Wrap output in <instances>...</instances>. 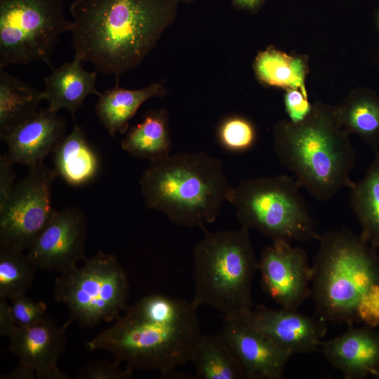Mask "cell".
I'll return each instance as SVG.
<instances>
[{"label":"cell","mask_w":379,"mask_h":379,"mask_svg":"<svg viewBox=\"0 0 379 379\" xmlns=\"http://www.w3.org/2000/svg\"><path fill=\"white\" fill-rule=\"evenodd\" d=\"M285 91L284 102L288 120L298 122L305 119L313 106L309 100L307 91L300 88H290Z\"/></svg>","instance_id":"obj_31"},{"label":"cell","mask_w":379,"mask_h":379,"mask_svg":"<svg viewBox=\"0 0 379 379\" xmlns=\"http://www.w3.org/2000/svg\"><path fill=\"white\" fill-rule=\"evenodd\" d=\"M87 222L78 207L55 211L46 227L26 250L38 270L62 273L84 261Z\"/></svg>","instance_id":"obj_13"},{"label":"cell","mask_w":379,"mask_h":379,"mask_svg":"<svg viewBox=\"0 0 379 379\" xmlns=\"http://www.w3.org/2000/svg\"><path fill=\"white\" fill-rule=\"evenodd\" d=\"M378 21H379V16H378Z\"/></svg>","instance_id":"obj_36"},{"label":"cell","mask_w":379,"mask_h":379,"mask_svg":"<svg viewBox=\"0 0 379 379\" xmlns=\"http://www.w3.org/2000/svg\"><path fill=\"white\" fill-rule=\"evenodd\" d=\"M193 249L194 291L192 302L208 306L224 319H237L253 308L252 281L258 270L249 230L241 227L211 232Z\"/></svg>","instance_id":"obj_6"},{"label":"cell","mask_w":379,"mask_h":379,"mask_svg":"<svg viewBox=\"0 0 379 379\" xmlns=\"http://www.w3.org/2000/svg\"><path fill=\"white\" fill-rule=\"evenodd\" d=\"M128 277L117 257L102 251L60 273L53 289L55 300L68 308L69 320L88 328L117 319L128 308Z\"/></svg>","instance_id":"obj_8"},{"label":"cell","mask_w":379,"mask_h":379,"mask_svg":"<svg viewBox=\"0 0 379 379\" xmlns=\"http://www.w3.org/2000/svg\"><path fill=\"white\" fill-rule=\"evenodd\" d=\"M190 361L198 379H246L239 358L220 333L201 334Z\"/></svg>","instance_id":"obj_24"},{"label":"cell","mask_w":379,"mask_h":379,"mask_svg":"<svg viewBox=\"0 0 379 379\" xmlns=\"http://www.w3.org/2000/svg\"><path fill=\"white\" fill-rule=\"evenodd\" d=\"M300 188L286 175L242 179L229 202L241 227L255 229L272 241L318 240L320 234Z\"/></svg>","instance_id":"obj_7"},{"label":"cell","mask_w":379,"mask_h":379,"mask_svg":"<svg viewBox=\"0 0 379 379\" xmlns=\"http://www.w3.org/2000/svg\"><path fill=\"white\" fill-rule=\"evenodd\" d=\"M120 359L114 361H95L83 366L77 373L79 379H128L132 378L131 368H122Z\"/></svg>","instance_id":"obj_29"},{"label":"cell","mask_w":379,"mask_h":379,"mask_svg":"<svg viewBox=\"0 0 379 379\" xmlns=\"http://www.w3.org/2000/svg\"><path fill=\"white\" fill-rule=\"evenodd\" d=\"M253 69L256 79L264 86L307 91L305 80L309 66L305 55L288 54L270 46L258 53Z\"/></svg>","instance_id":"obj_22"},{"label":"cell","mask_w":379,"mask_h":379,"mask_svg":"<svg viewBox=\"0 0 379 379\" xmlns=\"http://www.w3.org/2000/svg\"><path fill=\"white\" fill-rule=\"evenodd\" d=\"M233 6L239 9L254 13L258 12L267 0H231Z\"/></svg>","instance_id":"obj_34"},{"label":"cell","mask_w":379,"mask_h":379,"mask_svg":"<svg viewBox=\"0 0 379 379\" xmlns=\"http://www.w3.org/2000/svg\"><path fill=\"white\" fill-rule=\"evenodd\" d=\"M217 138L226 150L242 152L253 147L257 140V132L250 120L239 115H232L224 118L220 123Z\"/></svg>","instance_id":"obj_28"},{"label":"cell","mask_w":379,"mask_h":379,"mask_svg":"<svg viewBox=\"0 0 379 379\" xmlns=\"http://www.w3.org/2000/svg\"><path fill=\"white\" fill-rule=\"evenodd\" d=\"M47 107H39L3 140L15 163L29 168L43 163L65 135V119Z\"/></svg>","instance_id":"obj_17"},{"label":"cell","mask_w":379,"mask_h":379,"mask_svg":"<svg viewBox=\"0 0 379 379\" xmlns=\"http://www.w3.org/2000/svg\"><path fill=\"white\" fill-rule=\"evenodd\" d=\"M72 322L62 326L47 316L27 326H16L8 335V350L19 359L18 365L4 378L67 379L58 365L66 346V330Z\"/></svg>","instance_id":"obj_11"},{"label":"cell","mask_w":379,"mask_h":379,"mask_svg":"<svg viewBox=\"0 0 379 379\" xmlns=\"http://www.w3.org/2000/svg\"><path fill=\"white\" fill-rule=\"evenodd\" d=\"M335 109L348 134H355L378 151L379 96L375 92L368 88H355Z\"/></svg>","instance_id":"obj_23"},{"label":"cell","mask_w":379,"mask_h":379,"mask_svg":"<svg viewBox=\"0 0 379 379\" xmlns=\"http://www.w3.org/2000/svg\"><path fill=\"white\" fill-rule=\"evenodd\" d=\"M350 204L361 227V237L375 248L379 247V152L364 177L352 182Z\"/></svg>","instance_id":"obj_26"},{"label":"cell","mask_w":379,"mask_h":379,"mask_svg":"<svg viewBox=\"0 0 379 379\" xmlns=\"http://www.w3.org/2000/svg\"><path fill=\"white\" fill-rule=\"evenodd\" d=\"M178 1H184V2H186V3H190V2H192L194 0H177Z\"/></svg>","instance_id":"obj_35"},{"label":"cell","mask_w":379,"mask_h":379,"mask_svg":"<svg viewBox=\"0 0 379 379\" xmlns=\"http://www.w3.org/2000/svg\"><path fill=\"white\" fill-rule=\"evenodd\" d=\"M45 100L39 91L19 78L0 69V138H4L30 117Z\"/></svg>","instance_id":"obj_25"},{"label":"cell","mask_w":379,"mask_h":379,"mask_svg":"<svg viewBox=\"0 0 379 379\" xmlns=\"http://www.w3.org/2000/svg\"><path fill=\"white\" fill-rule=\"evenodd\" d=\"M311 297L316 316L352 326H379V254L347 228L327 231L318 239Z\"/></svg>","instance_id":"obj_2"},{"label":"cell","mask_w":379,"mask_h":379,"mask_svg":"<svg viewBox=\"0 0 379 379\" xmlns=\"http://www.w3.org/2000/svg\"><path fill=\"white\" fill-rule=\"evenodd\" d=\"M62 0H0V69L51 58L60 35L69 32Z\"/></svg>","instance_id":"obj_9"},{"label":"cell","mask_w":379,"mask_h":379,"mask_svg":"<svg viewBox=\"0 0 379 379\" xmlns=\"http://www.w3.org/2000/svg\"><path fill=\"white\" fill-rule=\"evenodd\" d=\"M166 93V88L161 81L137 90L114 86L98 96L95 113L108 133L115 137L117 133L127 132L129 121L145 101L152 98H162Z\"/></svg>","instance_id":"obj_20"},{"label":"cell","mask_w":379,"mask_h":379,"mask_svg":"<svg viewBox=\"0 0 379 379\" xmlns=\"http://www.w3.org/2000/svg\"><path fill=\"white\" fill-rule=\"evenodd\" d=\"M177 0H75L72 43L74 56L102 74L119 79L136 67L174 22Z\"/></svg>","instance_id":"obj_1"},{"label":"cell","mask_w":379,"mask_h":379,"mask_svg":"<svg viewBox=\"0 0 379 379\" xmlns=\"http://www.w3.org/2000/svg\"><path fill=\"white\" fill-rule=\"evenodd\" d=\"M220 333L239 358L246 379H281L291 357L259 331L237 319H225Z\"/></svg>","instance_id":"obj_15"},{"label":"cell","mask_w":379,"mask_h":379,"mask_svg":"<svg viewBox=\"0 0 379 379\" xmlns=\"http://www.w3.org/2000/svg\"><path fill=\"white\" fill-rule=\"evenodd\" d=\"M54 170L68 185H85L98 174L99 157L86 138L83 128L75 124L53 151Z\"/></svg>","instance_id":"obj_19"},{"label":"cell","mask_w":379,"mask_h":379,"mask_svg":"<svg viewBox=\"0 0 379 379\" xmlns=\"http://www.w3.org/2000/svg\"><path fill=\"white\" fill-rule=\"evenodd\" d=\"M0 206V242L25 251L52 219L51 187L58 176L44 162L32 166Z\"/></svg>","instance_id":"obj_10"},{"label":"cell","mask_w":379,"mask_h":379,"mask_svg":"<svg viewBox=\"0 0 379 379\" xmlns=\"http://www.w3.org/2000/svg\"><path fill=\"white\" fill-rule=\"evenodd\" d=\"M84 62L78 57L58 68L45 78L44 91L48 107L58 112L65 109L75 118V112L83 105L89 95L99 96L95 82L96 70L88 72L83 67Z\"/></svg>","instance_id":"obj_18"},{"label":"cell","mask_w":379,"mask_h":379,"mask_svg":"<svg viewBox=\"0 0 379 379\" xmlns=\"http://www.w3.org/2000/svg\"><path fill=\"white\" fill-rule=\"evenodd\" d=\"M121 147L131 155L150 162L170 155L172 143L168 110H147L142 121L127 131Z\"/></svg>","instance_id":"obj_21"},{"label":"cell","mask_w":379,"mask_h":379,"mask_svg":"<svg viewBox=\"0 0 379 379\" xmlns=\"http://www.w3.org/2000/svg\"><path fill=\"white\" fill-rule=\"evenodd\" d=\"M15 161L8 153L0 156V206L4 204L11 194L15 183Z\"/></svg>","instance_id":"obj_32"},{"label":"cell","mask_w":379,"mask_h":379,"mask_svg":"<svg viewBox=\"0 0 379 379\" xmlns=\"http://www.w3.org/2000/svg\"><path fill=\"white\" fill-rule=\"evenodd\" d=\"M38 268L23 250L0 242V298L25 295Z\"/></svg>","instance_id":"obj_27"},{"label":"cell","mask_w":379,"mask_h":379,"mask_svg":"<svg viewBox=\"0 0 379 379\" xmlns=\"http://www.w3.org/2000/svg\"><path fill=\"white\" fill-rule=\"evenodd\" d=\"M11 311V306L7 300L0 298V335L7 336L16 327Z\"/></svg>","instance_id":"obj_33"},{"label":"cell","mask_w":379,"mask_h":379,"mask_svg":"<svg viewBox=\"0 0 379 379\" xmlns=\"http://www.w3.org/2000/svg\"><path fill=\"white\" fill-rule=\"evenodd\" d=\"M273 145L280 164L317 201L328 200L353 182L355 151L335 107L316 102L303 120L277 122Z\"/></svg>","instance_id":"obj_3"},{"label":"cell","mask_w":379,"mask_h":379,"mask_svg":"<svg viewBox=\"0 0 379 379\" xmlns=\"http://www.w3.org/2000/svg\"><path fill=\"white\" fill-rule=\"evenodd\" d=\"M147 208L187 227L212 223L234 186L222 161L204 152H179L150 162L140 181Z\"/></svg>","instance_id":"obj_4"},{"label":"cell","mask_w":379,"mask_h":379,"mask_svg":"<svg viewBox=\"0 0 379 379\" xmlns=\"http://www.w3.org/2000/svg\"><path fill=\"white\" fill-rule=\"evenodd\" d=\"M378 59H379V57H378Z\"/></svg>","instance_id":"obj_37"},{"label":"cell","mask_w":379,"mask_h":379,"mask_svg":"<svg viewBox=\"0 0 379 379\" xmlns=\"http://www.w3.org/2000/svg\"><path fill=\"white\" fill-rule=\"evenodd\" d=\"M261 286L281 307L297 310L312 293V267L305 251L283 240L272 241L258 260Z\"/></svg>","instance_id":"obj_12"},{"label":"cell","mask_w":379,"mask_h":379,"mask_svg":"<svg viewBox=\"0 0 379 379\" xmlns=\"http://www.w3.org/2000/svg\"><path fill=\"white\" fill-rule=\"evenodd\" d=\"M197 308L190 300L163 318L146 317L129 307L114 324L86 343L88 350H107L132 370L171 375L191 360L201 335Z\"/></svg>","instance_id":"obj_5"},{"label":"cell","mask_w":379,"mask_h":379,"mask_svg":"<svg viewBox=\"0 0 379 379\" xmlns=\"http://www.w3.org/2000/svg\"><path fill=\"white\" fill-rule=\"evenodd\" d=\"M368 326H350L343 334L321 341L326 360L345 379L379 378V332Z\"/></svg>","instance_id":"obj_16"},{"label":"cell","mask_w":379,"mask_h":379,"mask_svg":"<svg viewBox=\"0 0 379 379\" xmlns=\"http://www.w3.org/2000/svg\"><path fill=\"white\" fill-rule=\"evenodd\" d=\"M11 311L18 326H27L44 318L47 306L44 302H35L25 295L11 300Z\"/></svg>","instance_id":"obj_30"},{"label":"cell","mask_w":379,"mask_h":379,"mask_svg":"<svg viewBox=\"0 0 379 379\" xmlns=\"http://www.w3.org/2000/svg\"><path fill=\"white\" fill-rule=\"evenodd\" d=\"M232 319L239 320L259 331L292 354H310L317 350L327 331L326 322L322 319L284 307L274 309L259 305Z\"/></svg>","instance_id":"obj_14"}]
</instances>
